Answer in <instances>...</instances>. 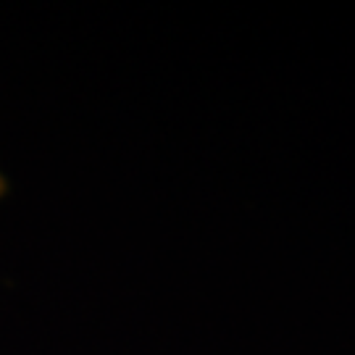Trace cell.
I'll return each instance as SVG.
<instances>
[{"instance_id":"6da1fadb","label":"cell","mask_w":355,"mask_h":355,"mask_svg":"<svg viewBox=\"0 0 355 355\" xmlns=\"http://www.w3.org/2000/svg\"><path fill=\"white\" fill-rule=\"evenodd\" d=\"M3 192H6V177L0 174V195H3Z\"/></svg>"}]
</instances>
